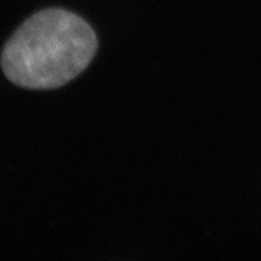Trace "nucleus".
<instances>
[{
  "label": "nucleus",
  "mask_w": 261,
  "mask_h": 261,
  "mask_svg": "<svg viewBox=\"0 0 261 261\" xmlns=\"http://www.w3.org/2000/svg\"><path fill=\"white\" fill-rule=\"evenodd\" d=\"M97 38L74 13L48 9L24 22L7 43L2 65L12 83L33 89L60 87L91 63Z\"/></svg>",
  "instance_id": "obj_1"
}]
</instances>
